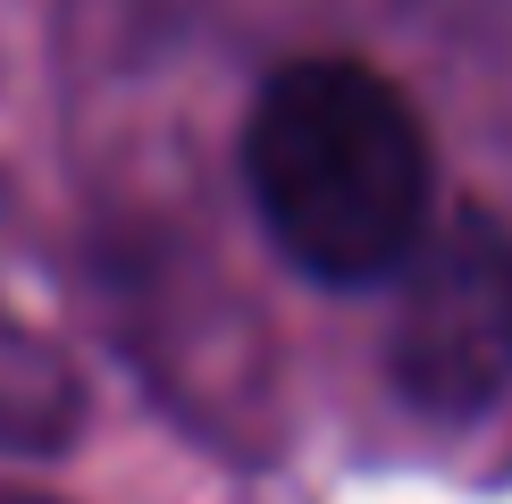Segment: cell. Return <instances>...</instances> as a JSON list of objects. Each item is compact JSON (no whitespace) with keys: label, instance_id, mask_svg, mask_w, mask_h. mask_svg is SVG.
<instances>
[{"label":"cell","instance_id":"obj_2","mask_svg":"<svg viewBox=\"0 0 512 504\" xmlns=\"http://www.w3.org/2000/svg\"><path fill=\"white\" fill-rule=\"evenodd\" d=\"M395 387L420 412H479L512 387V227L454 210L420 227L395 311Z\"/></svg>","mask_w":512,"mask_h":504},{"label":"cell","instance_id":"obj_1","mask_svg":"<svg viewBox=\"0 0 512 504\" xmlns=\"http://www.w3.org/2000/svg\"><path fill=\"white\" fill-rule=\"evenodd\" d=\"M244 185L294 269L361 286L403 269L429 227V135L378 68L303 59L252 101Z\"/></svg>","mask_w":512,"mask_h":504}]
</instances>
